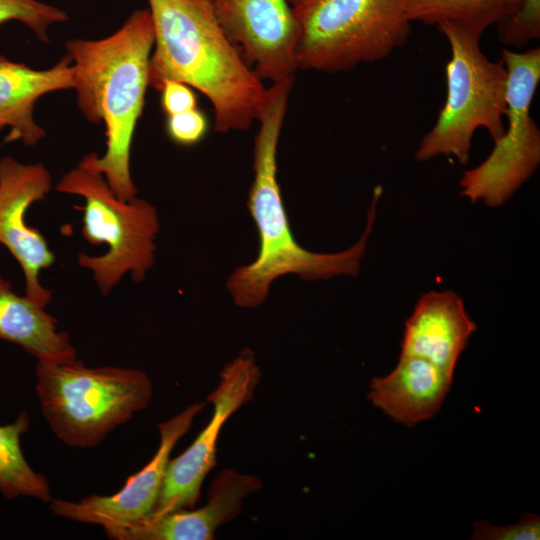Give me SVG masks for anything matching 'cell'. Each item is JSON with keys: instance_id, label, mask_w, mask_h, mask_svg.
Returning a JSON list of instances; mask_svg holds the SVG:
<instances>
[{"instance_id": "obj_1", "label": "cell", "mask_w": 540, "mask_h": 540, "mask_svg": "<svg viewBox=\"0 0 540 540\" xmlns=\"http://www.w3.org/2000/svg\"><path fill=\"white\" fill-rule=\"evenodd\" d=\"M293 83L276 82L266 88L257 119L260 125L254 140V177L247 205L258 231L259 250L251 263L237 268L227 281V288L240 307L261 305L271 284L284 275L296 274L304 280L356 276L376 218L382 192L378 188L374 189L364 232L350 248L338 253H314L296 241L277 179V147Z\"/></svg>"}, {"instance_id": "obj_2", "label": "cell", "mask_w": 540, "mask_h": 540, "mask_svg": "<svg viewBox=\"0 0 540 540\" xmlns=\"http://www.w3.org/2000/svg\"><path fill=\"white\" fill-rule=\"evenodd\" d=\"M154 29L148 9L134 11L113 34L99 40L66 42L74 70L73 88L83 116L104 123L106 150L83 160L103 174L121 200L137 194L130 171L133 135L149 86Z\"/></svg>"}, {"instance_id": "obj_3", "label": "cell", "mask_w": 540, "mask_h": 540, "mask_svg": "<svg viewBox=\"0 0 540 540\" xmlns=\"http://www.w3.org/2000/svg\"><path fill=\"white\" fill-rule=\"evenodd\" d=\"M154 29L149 86L166 81L198 90L211 102L214 129L245 130L258 119L266 92L223 33L210 0H148Z\"/></svg>"}, {"instance_id": "obj_4", "label": "cell", "mask_w": 540, "mask_h": 540, "mask_svg": "<svg viewBox=\"0 0 540 540\" xmlns=\"http://www.w3.org/2000/svg\"><path fill=\"white\" fill-rule=\"evenodd\" d=\"M36 393L43 417L67 446L93 448L115 428L145 409L152 397L141 370L87 367L77 358L36 365Z\"/></svg>"}, {"instance_id": "obj_5", "label": "cell", "mask_w": 540, "mask_h": 540, "mask_svg": "<svg viewBox=\"0 0 540 540\" xmlns=\"http://www.w3.org/2000/svg\"><path fill=\"white\" fill-rule=\"evenodd\" d=\"M298 69L335 73L387 57L411 34L405 0H288Z\"/></svg>"}, {"instance_id": "obj_6", "label": "cell", "mask_w": 540, "mask_h": 540, "mask_svg": "<svg viewBox=\"0 0 540 540\" xmlns=\"http://www.w3.org/2000/svg\"><path fill=\"white\" fill-rule=\"evenodd\" d=\"M58 192L84 199L82 235L92 245L105 244L98 256L80 253L79 266L92 273L102 295H108L125 274L144 280L155 262L159 219L155 206L136 196L119 199L102 173L83 159L57 183Z\"/></svg>"}, {"instance_id": "obj_7", "label": "cell", "mask_w": 540, "mask_h": 540, "mask_svg": "<svg viewBox=\"0 0 540 540\" xmlns=\"http://www.w3.org/2000/svg\"><path fill=\"white\" fill-rule=\"evenodd\" d=\"M437 28L451 49L446 65L447 96L415 158L423 162L440 155L453 156L465 165L478 128H484L494 142L504 133L507 71L502 62L485 56L479 44L481 37L452 22H441Z\"/></svg>"}, {"instance_id": "obj_8", "label": "cell", "mask_w": 540, "mask_h": 540, "mask_svg": "<svg viewBox=\"0 0 540 540\" xmlns=\"http://www.w3.org/2000/svg\"><path fill=\"white\" fill-rule=\"evenodd\" d=\"M501 55L507 71V128L488 157L460 179L462 196L489 207L505 204L540 163V130L530 114L540 81V49L504 48Z\"/></svg>"}, {"instance_id": "obj_9", "label": "cell", "mask_w": 540, "mask_h": 540, "mask_svg": "<svg viewBox=\"0 0 540 540\" xmlns=\"http://www.w3.org/2000/svg\"><path fill=\"white\" fill-rule=\"evenodd\" d=\"M261 377L254 353L242 350L220 373L208 395L213 404L210 422L178 457L169 459L161 490L149 516L192 509L199 500L203 480L216 465L219 432L228 418L250 401Z\"/></svg>"}, {"instance_id": "obj_10", "label": "cell", "mask_w": 540, "mask_h": 540, "mask_svg": "<svg viewBox=\"0 0 540 540\" xmlns=\"http://www.w3.org/2000/svg\"><path fill=\"white\" fill-rule=\"evenodd\" d=\"M223 33L259 80L294 81L300 30L288 0H210Z\"/></svg>"}, {"instance_id": "obj_11", "label": "cell", "mask_w": 540, "mask_h": 540, "mask_svg": "<svg viewBox=\"0 0 540 540\" xmlns=\"http://www.w3.org/2000/svg\"><path fill=\"white\" fill-rule=\"evenodd\" d=\"M204 406V402L195 403L160 423V444L153 458L117 493L92 494L79 502L52 499L49 502L52 512L69 520L100 525L112 539L121 530L148 517L157 502L171 451Z\"/></svg>"}, {"instance_id": "obj_12", "label": "cell", "mask_w": 540, "mask_h": 540, "mask_svg": "<svg viewBox=\"0 0 540 540\" xmlns=\"http://www.w3.org/2000/svg\"><path fill=\"white\" fill-rule=\"evenodd\" d=\"M51 189L52 177L44 165L0 158V244L21 266L25 296L43 307L51 301L52 292L41 285L39 274L53 265L55 256L43 234L27 225L25 214Z\"/></svg>"}, {"instance_id": "obj_13", "label": "cell", "mask_w": 540, "mask_h": 540, "mask_svg": "<svg viewBox=\"0 0 540 540\" xmlns=\"http://www.w3.org/2000/svg\"><path fill=\"white\" fill-rule=\"evenodd\" d=\"M253 475L232 469L219 473L211 484L206 505L148 516L118 532L116 540H211L222 524L241 511L243 500L260 490Z\"/></svg>"}, {"instance_id": "obj_14", "label": "cell", "mask_w": 540, "mask_h": 540, "mask_svg": "<svg viewBox=\"0 0 540 540\" xmlns=\"http://www.w3.org/2000/svg\"><path fill=\"white\" fill-rule=\"evenodd\" d=\"M476 329L457 293L430 291L418 299L405 322L400 355L423 358L454 374Z\"/></svg>"}, {"instance_id": "obj_15", "label": "cell", "mask_w": 540, "mask_h": 540, "mask_svg": "<svg viewBox=\"0 0 540 540\" xmlns=\"http://www.w3.org/2000/svg\"><path fill=\"white\" fill-rule=\"evenodd\" d=\"M453 376L423 358L400 355L390 373L372 378L367 397L394 422L413 427L440 411Z\"/></svg>"}, {"instance_id": "obj_16", "label": "cell", "mask_w": 540, "mask_h": 540, "mask_svg": "<svg viewBox=\"0 0 540 540\" xmlns=\"http://www.w3.org/2000/svg\"><path fill=\"white\" fill-rule=\"evenodd\" d=\"M73 84L74 70L68 54L44 70L0 56V124L10 128L6 140H20L28 146L42 140L45 130L33 117L36 101L50 92L73 88Z\"/></svg>"}, {"instance_id": "obj_17", "label": "cell", "mask_w": 540, "mask_h": 540, "mask_svg": "<svg viewBox=\"0 0 540 540\" xmlns=\"http://www.w3.org/2000/svg\"><path fill=\"white\" fill-rule=\"evenodd\" d=\"M0 339L22 347L42 362L77 358L68 334L58 331L57 320L45 307L15 293L0 277Z\"/></svg>"}, {"instance_id": "obj_18", "label": "cell", "mask_w": 540, "mask_h": 540, "mask_svg": "<svg viewBox=\"0 0 540 540\" xmlns=\"http://www.w3.org/2000/svg\"><path fill=\"white\" fill-rule=\"evenodd\" d=\"M522 0H405L409 20L428 25L455 23L481 37L492 25L513 15Z\"/></svg>"}, {"instance_id": "obj_19", "label": "cell", "mask_w": 540, "mask_h": 540, "mask_svg": "<svg viewBox=\"0 0 540 540\" xmlns=\"http://www.w3.org/2000/svg\"><path fill=\"white\" fill-rule=\"evenodd\" d=\"M29 422L23 412L15 422L0 426V491L8 499L24 496L50 502L46 479L30 467L21 450L20 438Z\"/></svg>"}, {"instance_id": "obj_20", "label": "cell", "mask_w": 540, "mask_h": 540, "mask_svg": "<svg viewBox=\"0 0 540 540\" xmlns=\"http://www.w3.org/2000/svg\"><path fill=\"white\" fill-rule=\"evenodd\" d=\"M67 13L38 0H0V25L19 21L30 28L42 42H48V28L66 22Z\"/></svg>"}, {"instance_id": "obj_21", "label": "cell", "mask_w": 540, "mask_h": 540, "mask_svg": "<svg viewBox=\"0 0 540 540\" xmlns=\"http://www.w3.org/2000/svg\"><path fill=\"white\" fill-rule=\"evenodd\" d=\"M501 43L524 47L540 36V0H522L519 9L497 25Z\"/></svg>"}, {"instance_id": "obj_22", "label": "cell", "mask_w": 540, "mask_h": 540, "mask_svg": "<svg viewBox=\"0 0 540 540\" xmlns=\"http://www.w3.org/2000/svg\"><path fill=\"white\" fill-rule=\"evenodd\" d=\"M472 540H539L540 517L536 513H523L514 524L494 526L488 521H476L472 526Z\"/></svg>"}, {"instance_id": "obj_23", "label": "cell", "mask_w": 540, "mask_h": 540, "mask_svg": "<svg viewBox=\"0 0 540 540\" xmlns=\"http://www.w3.org/2000/svg\"><path fill=\"white\" fill-rule=\"evenodd\" d=\"M207 131V119L197 108L169 115L167 132L170 138L181 145H193L199 142Z\"/></svg>"}, {"instance_id": "obj_24", "label": "cell", "mask_w": 540, "mask_h": 540, "mask_svg": "<svg viewBox=\"0 0 540 540\" xmlns=\"http://www.w3.org/2000/svg\"><path fill=\"white\" fill-rule=\"evenodd\" d=\"M160 92L162 107L168 116L197 108L196 96L187 84L166 81Z\"/></svg>"}, {"instance_id": "obj_25", "label": "cell", "mask_w": 540, "mask_h": 540, "mask_svg": "<svg viewBox=\"0 0 540 540\" xmlns=\"http://www.w3.org/2000/svg\"><path fill=\"white\" fill-rule=\"evenodd\" d=\"M2 128H3V125H2V124H0V130H1Z\"/></svg>"}]
</instances>
